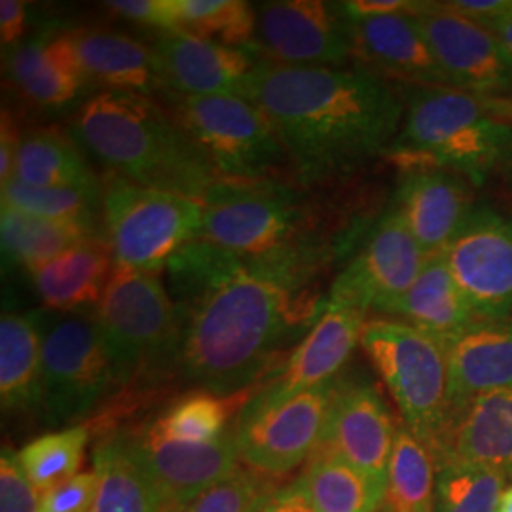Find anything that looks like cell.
<instances>
[{
    "label": "cell",
    "instance_id": "cell-44",
    "mask_svg": "<svg viewBox=\"0 0 512 512\" xmlns=\"http://www.w3.org/2000/svg\"><path fill=\"white\" fill-rule=\"evenodd\" d=\"M21 137H23V129L19 128L16 116L10 110L2 109V126H0V184L2 186L14 179Z\"/></svg>",
    "mask_w": 512,
    "mask_h": 512
},
{
    "label": "cell",
    "instance_id": "cell-36",
    "mask_svg": "<svg viewBox=\"0 0 512 512\" xmlns=\"http://www.w3.org/2000/svg\"><path fill=\"white\" fill-rule=\"evenodd\" d=\"M2 205L42 219L80 224L95 232H101L99 224L103 228V188H37L12 179L2 186Z\"/></svg>",
    "mask_w": 512,
    "mask_h": 512
},
{
    "label": "cell",
    "instance_id": "cell-12",
    "mask_svg": "<svg viewBox=\"0 0 512 512\" xmlns=\"http://www.w3.org/2000/svg\"><path fill=\"white\" fill-rule=\"evenodd\" d=\"M340 378L283 403L251 401L239 412V459L262 476L289 475L321 446Z\"/></svg>",
    "mask_w": 512,
    "mask_h": 512
},
{
    "label": "cell",
    "instance_id": "cell-31",
    "mask_svg": "<svg viewBox=\"0 0 512 512\" xmlns=\"http://www.w3.org/2000/svg\"><path fill=\"white\" fill-rule=\"evenodd\" d=\"M317 512H378L387 482L325 450H317L298 478Z\"/></svg>",
    "mask_w": 512,
    "mask_h": 512
},
{
    "label": "cell",
    "instance_id": "cell-48",
    "mask_svg": "<svg viewBox=\"0 0 512 512\" xmlns=\"http://www.w3.org/2000/svg\"><path fill=\"white\" fill-rule=\"evenodd\" d=\"M495 512H512V484L501 495V501H499Z\"/></svg>",
    "mask_w": 512,
    "mask_h": 512
},
{
    "label": "cell",
    "instance_id": "cell-38",
    "mask_svg": "<svg viewBox=\"0 0 512 512\" xmlns=\"http://www.w3.org/2000/svg\"><path fill=\"white\" fill-rule=\"evenodd\" d=\"M509 475L458 461H437L435 512H495Z\"/></svg>",
    "mask_w": 512,
    "mask_h": 512
},
{
    "label": "cell",
    "instance_id": "cell-35",
    "mask_svg": "<svg viewBox=\"0 0 512 512\" xmlns=\"http://www.w3.org/2000/svg\"><path fill=\"white\" fill-rule=\"evenodd\" d=\"M90 437V425L82 423L42 435L21 448L19 461L40 497L80 475Z\"/></svg>",
    "mask_w": 512,
    "mask_h": 512
},
{
    "label": "cell",
    "instance_id": "cell-1",
    "mask_svg": "<svg viewBox=\"0 0 512 512\" xmlns=\"http://www.w3.org/2000/svg\"><path fill=\"white\" fill-rule=\"evenodd\" d=\"M175 306L181 376L200 391L230 397L266 378L283 348L310 332L329 300L296 256L277 251L243 258L217 285Z\"/></svg>",
    "mask_w": 512,
    "mask_h": 512
},
{
    "label": "cell",
    "instance_id": "cell-26",
    "mask_svg": "<svg viewBox=\"0 0 512 512\" xmlns=\"http://www.w3.org/2000/svg\"><path fill=\"white\" fill-rule=\"evenodd\" d=\"M116 260L105 236L86 239L71 251L31 270L38 298L50 311H84L103 298Z\"/></svg>",
    "mask_w": 512,
    "mask_h": 512
},
{
    "label": "cell",
    "instance_id": "cell-18",
    "mask_svg": "<svg viewBox=\"0 0 512 512\" xmlns=\"http://www.w3.org/2000/svg\"><path fill=\"white\" fill-rule=\"evenodd\" d=\"M389 203L427 256L442 253L475 207V186L454 171L435 165L401 169Z\"/></svg>",
    "mask_w": 512,
    "mask_h": 512
},
{
    "label": "cell",
    "instance_id": "cell-49",
    "mask_svg": "<svg viewBox=\"0 0 512 512\" xmlns=\"http://www.w3.org/2000/svg\"><path fill=\"white\" fill-rule=\"evenodd\" d=\"M378 512H391V509H389V507H387V505H384V507H382V509H380V511Z\"/></svg>",
    "mask_w": 512,
    "mask_h": 512
},
{
    "label": "cell",
    "instance_id": "cell-40",
    "mask_svg": "<svg viewBox=\"0 0 512 512\" xmlns=\"http://www.w3.org/2000/svg\"><path fill=\"white\" fill-rule=\"evenodd\" d=\"M40 495L25 475L19 454L2 448L0 454V512H38Z\"/></svg>",
    "mask_w": 512,
    "mask_h": 512
},
{
    "label": "cell",
    "instance_id": "cell-14",
    "mask_svg": "<svg viewBox=\"0 0 512 512\" xmlns=\"http://www.w3.org/2000/svg\"><path fill=\"white\" fill-rule=\"evenodd\" d=\"M249 50L277 65L344 67L353 57L351 23L340 2H262Z\"/></svg>",
    "mask_w": 512,
    "mask_h": 512
},
{
    "label": "cell",
    "instance_id": "cell-23",
    "mask_svg": "<svg viewBox=\"0 0 512 512\" xmlns=\"http://www.w3.org/2000/svg\"><path fill=\"white\" fill-rule=\"evenodd\" d=\"M431 450L437 461L469 463L511 476L512 387L465 404Z\"/></svg>",
    "mask_w": 512,
    "mask_h": 512
},
{
    "label": "cell",
    "instance_id": "cell-25",
    "mask_svg": "<svg viewBox=\"0 0 512 512\" xmlns=\"http://www.w3.org/2000/svg\"><path fill=\"white\" fill-rule=\"evenodd\" d=\"M73 37L82 71L103 92L150 97L162 90L152 46L105 27H80L74 29Z\"/></svg>",
    "mask_w": 512,
    "mask_h": 512
},
{
    "label": "cell",
    "instance_id": "cell-17",
    "mask_svg": "<svg viewBox=\"0 0 512 512\" xmlns=\"http://www.w3.org/2000/svg\"><path fill=\"white\" fill-rule=\"evenodd\" d=\"M366 313L327 306L296 348L275 366L251 403L268 406L338 380L340 370L361 344Z\"/></svg>",
    "mask_w": 512,
    "mask_h": 512
},
{
    "label": "cell",
    "instance_id": "cell-6",
    "mask_svg": "<svg viewBox=\"0 0 512 512\" xmlns=\"http://www.w3.org/2000/svg\"><path fill=\"white\" fill-rule=\"evenodd\" d=\"M118 380V391L143 393L179 370L181 317L156 274L114 266L103 298L93 310Z\"/></svg>",
    "mask_w": 512,
    "mask_h": 512
},
{
    "label": "cell",
    "instance_id": "cell-30",
    "mask_svg": "<svg viewBox=\"0 0 512 512\" xmlns=\"http://www.w3.org/2000/svg\"><path fill=\"white\" fill-rule=\"evenodd\" d=\"M14 179L37 188H101L78 143L57 128L23 131Z\"/></svg>",
    "mask_w": 512,
    "mask_h": 512
},
{
    "label": "cell",
    "instance_id": "cell-20",
    "mask_svg": "<svg viewBox=\"0 0 512 512\" xmlns=\"http://www.w3.org/2000/svg\"><path fill=\"white\" fill-rule=\"evenodd\" d=\"M399 425L380 391L368 382H342L317 450L348 461L387 482Z\"/></svg>",
    "mask_w": 512,
    "mask_h": 512
},
{
    "label": "cell",
    "instance_id": "cell-21",
    "mask_svg": "<svg viewBox=\"0 0 512 512\" xmlns=\"http://www.w3.org/2000/svg\"><path fill=\"white\" fill-rule=\"evenodd\" d=\"M349 23L353 57L366 71L406 88H452L412 12Z\"/></svg>",
    "mask_w": 512,
    "mask_h": 512
},
{
    "label": "cell",
    "instance_id": "cell-7",
    "mask_svg": "<svg viewBox=\"0 0 512 512\" xmlns=\"http://www.w3.org/2000/svg\"><path fill=\"white\" fill-rule=\"evenodd\" d=\"M361 348L397 404L404 427L433 448L452 414L446 346L403 321L374 317L366 319Z\"/></svg>",
    "mask_w": 512,
    "mask_h": 512
},
{
    "label": "cell",
    "instance_id": "cell-41",
    "mask_svg": "<svg viewBox=\"0 0 512 512\" xmlns=\"http://www.w3.org/2000/svg\"><path fill=\"white\" fill-rule=\"evenodd\" d=\"M105 6L118 18L152 27L160 33H179L177 0H110Z\"/></svg>",
    "mask_w": 512,
    "mask_h": 512
},
{
    "label": "cell",
    "instance_id": "cell-8",
    "mask_svg": "<svg viewBox=\"0 0 512 512\" xmlns=\"http://www.w3.org/2000/svg\"><path fill=\"white\" fill-rule=\"evenodd\" d=\"M173 120L222 179H285L293 167L266 114L241 95L162 93ZM294 183V175H293Z\"/></svg>",
    "mask_w": 512,
    "mask_h": 512
},
{
    "label": "cell",
    "instance_id": "cell-43",
    "mask_svg": "<svg viewBox=\"0 0 512 512\" xmlns=\"http://www.w3.org/2000/svg\"><path fill=\"white\" fill-rule=\"evenodd\" d=\"M253 512H317L306 490L296 480L264 495Z\"/></svg>",
    "mask_w": 512,
    "mask_h": 512
},
{
    "label": "cell",
    "instance_id": "cell-13",
    "mask_svg": "<svg viewBox=\"0 0 512 512\" xmlns=\"http://www.w3.org/2000/svg\"><path fill=\"white\" fill-rule=\"evenodd\" d=\"M412 16L452 88L512 105V54L486 25L450 2H420Z\"/></svg>",
    "mask_w": 512,
    "mask_h": 512
},
{
    "label": "cell",
    "instance_id": "cell-27",
    "mask_svg": "<svg viewBox=\"0 0 512 512\" xmlns=\"http://www.w3.org/2000/svg\"><path fill=\"white\" fill-rule=\"evenodd\" d=\"M384 317L403 321L437 338L444 346L476 321L475 313L452 277L444 253L427 256L414 285L387 308Z\"/></svg>",
    "mask_w": 512,
    "mask_h": 512
},
{
    "label": "cell",
    "instance_id": "cell-37",
    "mask_svg": "<svg viewBox=\"0 0 512 512\" xmlns=\"http://www.w3.org/2000/svg\"><path fill=\"white\" fill-rule=\"evenodd\" d=\"M179 33L249 48L255 40L256 8L245 0H177Z\"/></svg>",
    "mask_w": 512,
    "mask_h": 512
},
{
    "label": "cell",
    "instance_id": "cell-5",
    "mask_svg": "<svg viewBox=\"0 0 512 512\" xmlns=\"http://www.w3.org/2000/svg\"><path fill=\"white\" fill-rule=\"evenodd\" d=\"M330 230L323 203L315 202L308 188L277 179H222L203 202L198 238L241 258H260L302 243L329 245L340 253L349 249Z\"/></svg>",
    "mask_w": 512,
    "mask_h": 512
},
{
    "label": "cell",
    "instance_id": "cell-3",
    "mask_svg": "<svg viewBox=\"0 0 512 512\" xmlns=\"http://www.w3.org/2000/svg\"><path fill=\"white\" fill-rule=\"evenodd\" d=\"M71 137L131 183L205 202L222 181L162 103L147 95L97 92L74 112Z\"/></svg>",
    "mask_w": 512,
    "mask_h": 512
},
{
    "label": "cell",
    "instance_id": "cell-4",
    "mask_svg": "<svg viewBox=\"0 0 512 512\" xmlns=\"http://www.w3.org/2000/svg\"><path fill=\"white\" fill-rule=\"evenodd\" d=\"M401 131L385 158L435 165L480 188L512 169V105L456 88H406Z\"/></svg>",
    "mask_w": 512,
    "mask_h": 512
},
{
    "label": "cell",
    "instance_id": "cell-32",
    "mask_svg": "<svg viewBox=\"0 0 512 512\" xmlns=\"http://www.w3.org/2000/svg\"><path fill=\"white\" fill-rule=\"evenodd\" d=\"M0 236L4 256L31 272L71 251L78 243L105 234L80 224L42 219L10 205H2Z\"/></svg>",
    "mask_w": 512,
    "mask_h": 512
},
{
    "label": "cell",
    "instance_id": "cell-39",
    "mask_svg": "<svg viewBox=\"0 0 512 512\" xmlns=\"http://www.w3.org/2000/svg\"><path fill=\"white\" fill-rule=\"evenodd\" d=\"M272 492L268 482L255 471L239 467L217 486L194 501L184 512H253L258 501Z\"/></svg>",
    "mask_w": 512,
    "mask_h": 512
},
{
    "label": "cell",
    "instance_id": "cell-46",
    "mask_svg": "<svg viewBox=\"0 0 512 512\" xmlns=\"http://www.w3.org/2000/svg\"><path fill=\"white\" fill-rule=\"evenodd\" d=\"M27 29V4L21 0L0 2V42L2 48L12 50L21 44Z\"/></svg>",
    "mask_w": 512,
    "mask_h": 512
},
{
    "label": "cell",
    "instance_id": "cell-19",
    "mask_svg": "<svg viewBox=\"0 0 512 512\" xmlns=\"http://www.w3.org/2000/svg\"><path fill=\"white\" fill-rule=\"evenodd\" d=\"M162 92L175 95H241L260 57L186 33H162L152 44Z\"/></svg>",
    "mask_w": 512,
    "mask_h": 512
},
{
    "label": "cell",
    "instance_id": "cell-22",
    "mask_svg": "<svg viewBox=\"0 0 512 512\" xmlns=\"http://www.w3.org/2000/svg\"><path fill=\"white\" fill-rule=\"evenodd\" d=\"M4 71L21 97L44 109L73 103L90 84L82 71L73 31H44L4 55Z\"/></svg>",
    "mask_w": 512,
    "mask_h": 512
},
{
    "label": "cell",
    "instance_id": "cell-45",
    "mask_svg": "<svg viewBox=\"0 0 512 512\" xmlns=\"http://www.w3.org/2000/svg\"><path fill=\"white\" fill-rule=\"evenodd\" d=\"M344 14L349 21L359 19L380 18L389 14H401V12H414L420 2L412 0H349L340 2Z\"/></svg>",
    "mask_w": 512,
    "mask_h": 512
},
{
    "label": "cell",
    "instance_id": "cell-33",
    "mask_svg": "<svg viewBox=\"0 0 512 512\" xmlns=\"http://www.w3.org/2000/svg\"><path fill=\"white\" fill-rule=\"evenodd\" d=\"M251 399V389L230 397L196 389L175 399L156 420L148 423L167 439L215 442L238 427V421L232 425V418L236 410H243Z\"/></svg>",
    "mask_w": 512,
    "mask_h": 512
},
{
    "label": "cell",
    "instance_id": "cell-34",
    "mask_svg": "<svg viewBox=\"0 0 512 512\" xmlns=\"http://www.w3.org/2000/svg\"><path fill=\"white\" fill-rule=\"evenodd\" d=\"M435 488L433 450L401 423L389 461L385 505L391 512H435Z\"/></svg>",
    "mask_w": 512,
    "mask_h": 512
},
{
    "label": "cell",
    "instance_id": "cell-9",
    "mask_svg": "<svg viewBox=\"0 0 512 512\" xmlns=\"http://www.w3.org/2000/svg\"><path fill=\"white\" fill-rule=\"evenodd\" d=\"M118 391L103 332L92 311L42 313V408L52 427H74Z\"/></svg>",
    "mask_w": 512,
    "mask_h": 512
},
{
    "label": "cell",
    "instance_id": "cell-10",
    "mask_svg": "<svg viewBox=\"0 0 512 512\" xmlns=\"http://www.w3.org/2000/svg\"><path fill=\"white\" fill-rule=\"evenodd\" d=\"M101 188L103 234L118 266L158 275L202 230L198 200L131 183L116 173H107Z\"/></svg>",
    "mask_w": 512,
    "mask_h": 512
},
{
    "label": "cell",
    "instance_id": "cell-2",
    "mask_svg": "<svg viewBox=\"0 0 512 512\" xmlns=\"http://www.w3.org/2000/svg\"><path fill=\"white\" fill-rule=\"evenodd\" d=\"M241 97L272 124L294 183H342L385 158L404 118L403 92L363 67H291L258 61Z\"/></svg>",
    "mask_w": 512,
    "mask_h": 512
},
{
    "label": "cell",
    "instance_id": "cell-11",
    "mask_svg": "<svg viewBox=\"0 0 512 512\" xmlns=\"http://www.w3.org/2000/svg\"><path fill=\"white\" fill-rule=\"evenodd\" d=\"M425 260L427 255L403 217L387 203L330 283L329 306L384 315L414 285Z\"/></svg>",
    "mask_w": 512,
    "mask_h": 512
},
{
    "label": "cell",
    "instance_id": "cell-42",
    "mask_svg": "<svg viewBox=\"0 0 512 512\" xmlns=\"http://www.w3.org/2000/svg\"><path fill=\"white\" fill-rule=\"evenodd\" d=\"M97 492L95 471H84L40 497L38 512H90Z\"/></svg>",
    "mask_w": 512,
    "mask_h": 512
},
{
    "label": "cell",
    "instance_id": "cell-15",
    "mask_svg": "<svg viewBox=\"0 0 512 512\" xmlns=\"http://www.w3.org/2000/svg\"><path fill=\"white\" fill-rule=\"evenodd\" d=\"M442 253L476 319H511L512 217L476 203Z\"/></svg>",
    "mask_w": 512,
    "mask_h": 512
},
{
    "label": "cell",
    "instance_id": "cell-28",
    "mask_svg": "<svg viewBox=\"0 0 512 512\" xmlns=\"http://www.w3.org/2000/svg\"><path fill=\"white\" fill-rule=\"evenodd\" d=\"M0 401L10 414L42 408V313L4 311L0 319Z\"/></svg>",
    "mask_w": 512,
    "mask_h": 512
},
{
    "label": "cell",
    "instance_id": "cell-16",
    "mask_svg": "<svg viewBox=\"0 0 512 512\" xmlns=\"http://www.w3.org/2000/svg\"><path fill=\"white\" fill-rule=\"evenodd\" d=\"M238 429V427H236ZM236 429L215 442H186L158 435L148 421L122 431L133 456L164 495L171 512H184L239 469Z\"/></svg>",
    "mask_w": 512,
    "mask_h": 512
},
{
    "label": "cell",
    "instance_id": "cell-47",
    "mask_svg": "<svg viewBox=\"0 0 512 512\" xmlns=\"http://www.w3.org/2000/svg\"><path fill=\"white\" fill-rule=\"evenodd\" d=\"M480 23L486 25L512 54V10L501 14V16L480 21Z\"/></svg>",
    "mask_w": 512,
    "mask_h": 512
},
{
    "label": "cell",
    "instance_id": "cell-29",
    "mask_svg": "<svg viewBox=\"0 0 512 512\" xmlns=\"http://www.w3.org/2000/svg\"><path fill=\"white\" fill-rule=\"evenodd\" d=\"M93 471L97 492L90 512H171L122 431L95 444Z\"/></svg>",
    "mask_w": 512,
    "mask_h": 512
},
{
    "label": "cell",
    "instance_id": "cell-24",
    "mask_svg": "<svg viewBox=\"0 0 512 512\" xmlns=\"http://www.w3.org/2000/svg\"><path fill=\"white\" fill-rule=\"evenodd\" d=\"M450 370V418L476 397L512 387V317L476 319L446 344Z\"/></svg>",
    "mask_w": 512,
    "mask_h": 512
}]
</instances>
